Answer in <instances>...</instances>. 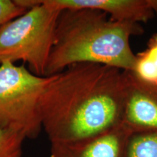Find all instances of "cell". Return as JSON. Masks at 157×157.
<instances>
[{
    "label": "cell",
    "instance_id": "cell-3",
    "mask_svg": "<svg viewBox=\"0 0 157 157\" xmlns=\"http://www.w3.org/2000/svg\"><path fill=\"white\" fill-rule=\"evenodd\" d=\"M28 9L0 25V64L21 60L29 71L45 76L60 10L44 0H16Z\"/></svg>",
    "mask_w": 157,
    "mask_h": 157
},
{
    "label": "cell",
    "instance_id": "cell-2",
    "mask_svg": "<svg viewBox=\"0 0 157 157\" xmlns=\"http://www.w3.org/2000/svg\"><path fill=\"white\" fill-rule=\"evenodd\" d=\"M143 33L139 23L113 21L98 10H61L45 76L83 63L130 71L135 59L130 39Z\"/></svg>",
    "mask_w": 157,
    "mask_h": 157
},
{
    "label": "cell",
    "instance_id": "cell-9",
    "mask_svg": "<svg viewBox=\"0 0 157 157\" xmlns=\"http://www.w3.org/2000/svg\"><path fill=\"white\" fill-rule=\"evenodd\" d=\"M125 157H157V132L134 133Z\"/></svg>",
    "mask_w": 157,
    "mask_h": 157
},
{
    "label": "cell",
    "instance_id": "cell-10",
    "mask_svg": "<svg viewBox=\"0 0 157 157\" xmlns=\"http://www.w3.org/2000/svg\"><path fill=\"white\" fill-rule=\"evenodd\" d=\"M22 132L13 129H0V157H22L25 140Z\"/></svg>",
    "mask_w": 157,
    "mask_h": 157
},
{
    "label": "cell",
    "instance_id": "cell-8",
    "mask_svg": "<svg viewBox=\"0 0 157 157\" xmlns=\"http://www.w3.org/2000/svg\"><path fill=\"white\" fill-rule=\"evenodd\" d=\"M130 72L143 82L157 83V33L151 36L144 50L135 54Z\"/></svg>",
    "mask_w": 157,
    "mask_h": 157
},
{
    "label": "cell",
    "instance_id": "cell-7",
    "mask_svg": "<svg viewBox=\"0 0 157 157\" xmlns=\"http://www.w3.org/2000/svg\"><path fill=\"white\" fill-rule=\"evenodd\" d=\"M59 10L90 8L101 10L118 22L146 23L155 13L150 0H44Z\"/></svg>",
    "mask_w": 157,
    "mask_h": 157
},
{
    "label": "cell",
    "instance_id": "cell-6",
    "mask_svg": "<svg viewBox=\"0 0 157 157\" xmlns=\"http://www.w3.org/2000/svg\"><path fill=\"white\" fill-rule=\"evenodd\" d=\"M132 135L121 123L81 140L50 143V157H125Z\"/></svg>",
    "mask_w": 157,
    "mask_h": 157
},
{
    "label": "cell",
    "instance_id": "cell-4",
    "mask_svg": "<svg viewBox=\"0 0 157 157\" xmlns=\"http://www.w3.org/2000/svg\"><path fill=\"white\" fill-rule=\"evenodd\" d=\"M52 76H40L23 66L0 64V129L35 139L42 130L39 102Z\"/></svg>",
    "mask_w": 157,
    "mask_h": 157
},
{
    "label": "cell",
    "instance_id": "cell-11",
    "mask_svg": "<svg viewBox=\"0 0 157 157\" xmlns=\"http://www.w3.org/2000/svg\"><path fill=\"white\" fill-rule=\"evenodd\" d=\"M28 9L19 5L15 0H0V25L21 16Z\"/></svg>",
    "mask_w": 157,
    "mask_h": 157
},
{
    "label": "cell",
    "instance_id": "cell-1",
    "mask_svg": "<svg viewBox=\"0 0 157 157\" xmlns=\"http://www.w3.org/2000/svg\"><path fill=\"white\" fill-rule=\"evenodd\" d=\"M124 71L76 63L52 75L39 102L42 129L52 143L75 141L120 124Z\"/></svg>",
    "mask_w": 157,
    "mask_h": 157
},
{
    "label": "cell",
    "instance_id": "cell-5",
    "mask_svg": "<svg viewBox=\"0 0 157 157\" xmlns=\"http://www.w3.org/2000/svg\"><path fill=\"white\" fill-rule=\"evenodd\" d=\"M124 73L121 123L134 133L157 132V83L143 82Z\"/></svg>",
    "mask_w": 157,
    "mask_h": 157
}]
</instances>
